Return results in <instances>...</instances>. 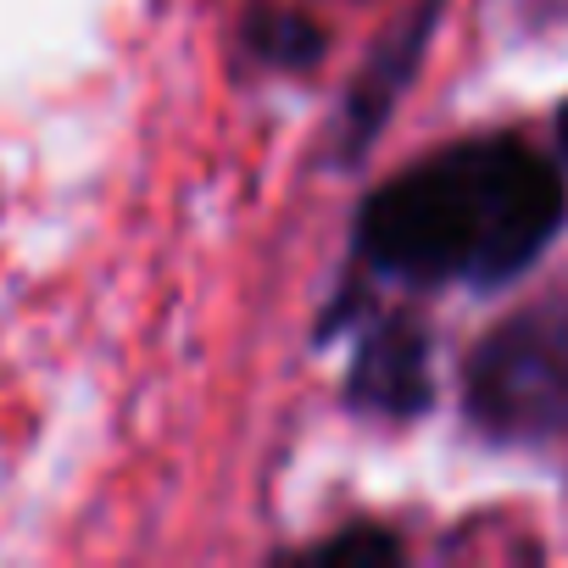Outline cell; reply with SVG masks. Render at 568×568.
Here are the masks:
<instances>
[{"label": "cell", "instance_id": "obj_1", "mask_svg": "<svg viewBox=\"0 0 568 568\" xmlns=\"http://www.w3.org/2000/svg\"><path fill=\"white\" fill-rule=\"evenodd\" d=\"M562 223V179L518 140L418 162L363 212V251L402 278H513Z\"/></svg>", "mask_w": 568, "mask_h": 568}, {"label": "cell", "instance_id": "obj_2", "mask_svg": "<svg viewBox=\"0 0 568 568\" xmlns=\"http://www.w3.org/2000/svg\"><path fill=\"white\" fill-rule=\"evenodd\" d=\"M474 413L507 435H551L568 424V296L501 324L468 368Z\"/></svg>", "mask_w": 568, "mask_h": 568}, {"label": "cell", "instance_id": "obj_3", "mask_svg": "<svg viewBox=\"0 0 568 568\" xmlns=\"http://www.w3.org/2000/svg\"><path fill=\"white\" fill-rule=\"evenodd\" d=\"M424 335L413 324H390L368 341L363 363H357V379H352V396L374 413H413L424 407Z\"/></svg>", "mask_w": 568, "mask_h": 568}, {"label": "cell", "instance_id": "obj_4", "mask_svg": "<svg viewBox=\"0 0 568 568\" xmlns=\"http://www.w3.org/2000/svg\"><path fill=\"white\" fill-rule=\"evenodd\" d=\"M251 45L284 68H296V62H313L318 57V29L302 18V12H262L251 23Z\"/></svg>", "mask_w": 568, "mask_h": 568}, {"label": "cell", "instance_id": "obj_5", "mask_svg": "<svg viewBox=\"0 0 568 568\" xmlns=\"http://www.w3.org/2000/svg\"><path fill=\"white\" fill-rule=\"evenodd\" d=\"M324 557H346V562L374 557V562H390V557H396V540H390V535H379V529H363V535H341V540H329V546H324Z\"/></svg>", "mask_w": 568, "mask_h": 568}, {"label": "cell", "instance_id": "obj_6", "mask_svg": "<svg viewBox=\"0 0 568 568\" xmlns=\"http://www.w3.org/2000/svg\"><path fill=\"white\" fill-rule=\"evenodd\" d=\"M557 140H562V156H568V106H562V118H557Z\"/></svg>", "mask_w": 568, "mask_h": 568}]
</instances>
